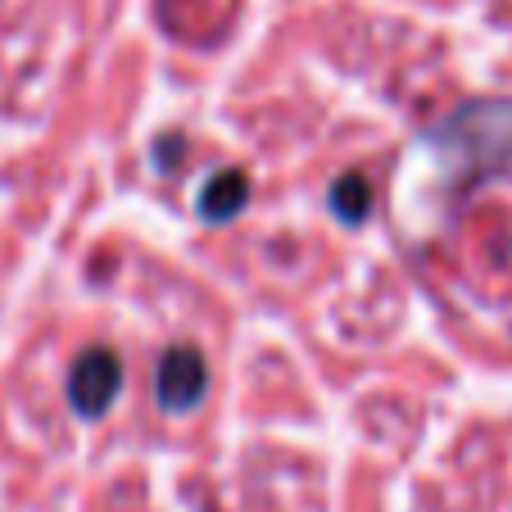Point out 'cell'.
<instances>
[{"label":"cell","mask_w":512,"mask_h":512,"mask_svg":"<svg viewBox=\"0 0 512 512\" xmlns=\"http://www.w3.org/2000/svg\"><path fill=\"white\" fill-rule=\"evenodd\" d=\"M118 390H123V358L105 345L82 349L73 372H68V404H73V413L105 417L109 404L118 399Z\"/></svg>","instance_id":"cell-1"},{"label":"cell","mask_w":512,"mask_h":512,"mask_svg":"<svg viewBox=\"0 0 512 512\" xmlns=\"http://www.w3.org/2000/svg\"><path fill=\"white\" fill-rule=\"evenodd\" d=\"M209 390V368H204V354L195 345H173L159 358L155 372V395L164 413H186L195 408Z\"/></svg>","instance_id":"cell-2"},{"label":"cell","mask_w":512,"mask_h":512,"mask_svg":"<svg viewBox=\"0 0 512 512\" xmlns=\"http://www.w3.org/2000/svg\"><path fill=\"white\" fill-rule=\"evenodd\" d=\"M331 213L345 227H358L372 213V182L363 173H340L331 186Z\"/></svg>","instance_id":"cell-4"},{"label":"cell","mask_w":512,"mask_h":512,"mask_svg":"<svg viewBox=\"0 0 512 512\" xmlns=\"http://www.w3.org/2000/svg\"><path fill=\"white\" fill-rule=\"evenodd\" d=\"M173 155H177V141L164 136V141H159V164H173Z\"/></svg>","instance_id":"cell-5"},{"label":"cell","mask_w":512,"mask_h":512,"mask_svg":"<svg viewBox=\"0 0 512 512\" xmlns=\"http://www.w3.org/2000/svg\"><path fill=\"white\" fill-rule=\"evenodd\" d=\"M200 218L204 223H232L236 213L250 204V177L241 168H223L200 186Z\"/></svg>","instance_id":"cell-3"}]
</instances>
